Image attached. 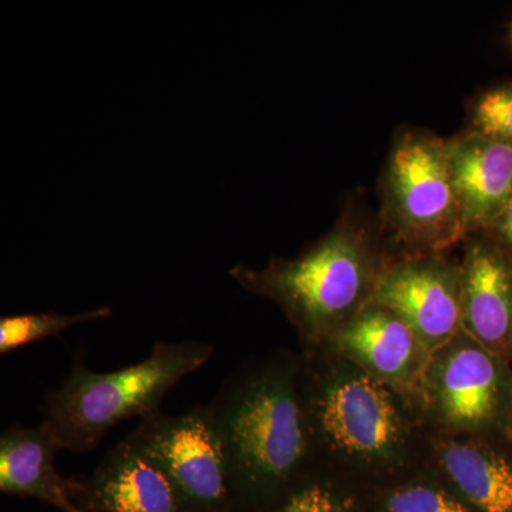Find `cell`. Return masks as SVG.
Listing matches in <instances>:
<instances>
[{"label": "cell", "instance_id": "cell-14", "mask_svg": "<svg viewBox=\"0 0 512 512\" xmlns=\"http://www.w3.org/2000/svg\"><path fill=\"white\" fill-rule=\"evenodd\" d=\"M444 481L478 512H512V461L477 441H450L440 451Z\"/></svg>", "mask_w": 512, "mask_h": 512}, {"label": "cell", "instance_id": "cell-20", "mask_svg": "<svg viewBox=\"0 0 512 512\" xmlns=\"http://www.w3.org/2000/svg\"><path fill=\"white\" fill-rule=\"evenodd\" d=\"M511 39H512V28H511Z\"/></svg>", "mask_w": 512, "mask_h": 512}, {"label": "cell", "instance_id": "cell-13", "mask_svg": "<svg viewBox=\"0 0 512 512\" xmlns=\"http://www.w3.org/2000/svg\"><path fill=\"white\" fill-rule=\"evenodd\" d=\"M62 450L43 426L13 424L0 436V491L52 505L60 512H80L73 501V478L56 468Z\"/></svg>", "mask_w": 512, "mask_h": 512}, {"label": "cell", "instance_id": "cell-6", "mask_svg": "<svg viewBox=\"0 0 512 512\" xmlns=\"http://www.w3.org/2000/svg\"><path fill=\"white\" fill-rule=\"evenodd\" d=\"M130 434L163 468L191 512H232L227 457L208 406L150 414Z\"/></svg>", "mask_w": 512, "mask_h": 512}, {"label": "cell", "instance_id": "cell-4", "mask_svg": "<svg viewBox=\"0 0 512 512\" xmlns=\"http://www.w3.org/2000/svg\"><path fill=\"white\" fill-rule=\"evenodd\" d=\"M302 384L315 461L326 454L389 470L402 460L410 431L396 387L325 356L303 362Z\"/></svg>", "mask_w": 512, "mask_h": 512}, {"label": "cell", "instance_id": "cell-19", "mask_svg": "<svg viewBox=\"0 0 512 512\" xmlns=\"http://www.w3.org/2000/svg\"><path fill=\"white\" fill-rule=\"evenodd\" d=\"M483 232L493 239L495 244L500 245L507 254L512 256V197L505 204L497 220Z\"/></svg>", "mask_w": 512, "mask_h": 512}, {"label": "cell", "instance_id": "cell-1", "mask_svg": "<svg viewBox=\"0 0 512 512\" xmlns=\"http://www.w3.org/2000/svg\"><path fill=\"white\" fill-rule=\"evenodd\" d=\"M303 362L245 363L208 404L227 457L232 512H264L313 466Z\"/></svg>", "mask_w": 512, "mask_h": 512}, {"label": "cell", "instance_id": "cell-7", "mask_svg": "<svg viewBox=\"0 0 512 512\" xmlns=\"http://www.w3.org/2000/svg\"><path fill=\"white\" fill-rule=\"evenodd\" d=\"M419 386L433 416L463 433L490 429L503 414L510 393L500 356L464 330L431 353Z\"/></svg>", "mask_w": 512, "mask_h": 512}, {"label": "cell", "instance_id": "cell-5", "mask_svg": "<svg viewBox=\"0 0 512 512\" xmlns=\"http://www.w3.org/2000/svg\"><path fill=\"white\" fill-rule=\"evenodd\" d=\"M382 218L406 256L444 254L464 242L446 138L416 128L397 134L384 165Z\"/></svg>", "mask_w": 512, "mask_h": 512}, {"label": "cell", "instance_id": "cell-11", "mask_svg": "<svg viewBox=\"0 0 512 512\" xmlns=\"http://www.w3.org/2000/svg\"><path fill=\"white\" fill-rule=\"evenodd\" d=\"M463 330L497 356L512 349V256L484 232L464 239Z\"/></svg>", "mask_w": 512, "mask_h": 512}, {"label": "cell", "instance_id": "cell-15", "mask_svg": "<svg viewBox=\"0 0 512 512\" xmlns=\"http://www.w3.org/2000/svg\"><path fill=\"white\" fill-rule=\"evenodd\" d=\"M264 512H376L365 498L329 476L318 466L306 471Z\"/></svg>", "mask_w": 512, "mask_h": 512}, {"label": "cell", "instance_id": "cell-10", "mask_svg": "<svg viewBox=\"0 0 512 512\" xmlns=\"http://www.w3.org/2000/svg\"><path fill=\"white\" fill-rule=\"evenodd\" d=\"M320 348L402 390L419 384L431 353L399 315L369 302Z\"/></svg>", "mask_w": 512, "mask_h": 512}, {"label": "cell", "instance_id": "cell-3", "mask_svg": "<svg viewBox=\"0 0 512 512\" xmlns=\"http://www.w3.org/2000/svg\"><path fill=\"white\" fill-rule=\"evenodd\" d=\"M214 352L200 340L158 342L140 362L106 373L77 357L69 375L46 393L42 424L62 450L87 453L121 421L160 412L168 393Z\"/></svg>", "mask_w": 512, "mask_h": 512}, {"label": "cell", "instance_id": "cell-17", "mask_svg": "<svg viewBox=\"0 0 512 512\" xmlns=\"http://www.w3.org/2000/svg\"><path fill=\"white\" fill-rule=\"evenodd\" d=\"M109 316L111 309L107 306L80 313L39 312L3 316L0 319V353L9 355L32 343L59 335L64 330Z\"/></svg>", "mask_w": 512, "mask_h": 512}, {"label": "cell", "instance_id": "cell-18", "mask_svg": "<svg viewBox=\"0 0 512 512\" xmlns=\"http://www.w3.org/2000/svg\"><path fill=\"white\" fill-rule=\"evenodd\" d=\"M468 130L512 147V83L478 94L470 107Z\"/></svg>", "mask_w": 512, "mask_h": 512}, {"label": "cell", "instance_id": "cell-12", "mask_svg": "<svg viewBox=\"0 0 512 512\" xmlns=\"http://www.w3.org/2000/svg\"><path fill=\"white\" fill-rule=\"evenodd\" d=\"M446 146L468 237L490 228L512 197V147L471 130Z\"/></svg>", "mask_w": 512, "mask_h": 512}, {"label": "cell", "instance_id": "cell-2", "mask_svg": "<svg viewBox=\"0 0 512 512\" xmlns=\"http://www.w3.org/2000/svg\"><path fill=\"white\" fill-rule=\"evenodd\" d=\"M386 265L372 229L345 214L296 258H274L264 269L238 265L228 274L278 303L303 342L320 348L370 302Z\"/></svg>", "mask_w": 512, "mask_h": 512}, {"label": "cell", "instance_id": "cell-9", "mask_svg": "<svg viewBox=\"0 0 512 512\" xmlns=\"http://www.w3.org/2000/svg\"><path fill=\"white\" fill-rule=\"evenodd\" d=\"M73 501L80 512H191L131 434L104 454L89 477L73 478Z\"/></svg>", "mask_w": 512, "mask_h": 512}, {"label": "cell", "instance_id": "cell-16", "mask_svg": "<svg viewBox=\"0 0 512 512\" xmlns=\"http://www.w3.org/2000/svg\"><path fill=\"white\" fill-rule=\"evenodd\" d=\"M372 498L376 512H478L444 480L404 481Z\"/></svg>", "mask_w": 512, "mask_h": 512}, {"label": "cell", "instance_id": "cell-8", "mask_svg": "<svg viewBox=\"0 0 512 512\" xmlns=\"http://www.w3.org/2000/svg\"><path fill=\"white\" fill-rule=\"evenodd\" d=\"M370 302L399 315L434 353L463 330L461 264L444 254L387 262Z\"/></svg>", "mask_w": 512, "mask_h": 512}]
</instances>
